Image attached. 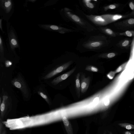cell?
Here are the masks:
<instances>
[{
	"instance_id": "obj_18",
	"label": "cell",
	"mask_w": 134,
	"mask_h": 134,
	"mask_svg": "<svg viewBox=\"0 0 134 134\" xmlns=\"http://www.w3.org/2000/svg\"><path fill=\"white\" fill-rule=\"evenodd\" d=\"M86 5L87 6L90 8H93L94 7V5L93 4L90 3L89 2H88V1H86Z\"/></svg>"
},
{
	"instance_id": "obj_24",
	"label": "cell",
	"mask_w": 134,
	"mask_h": 134,
	"mask_svg": "<svg viewBox=\"0 0 134 134\" xmlns=\"http://www.w3.org/2000/svg\"><path fill=\"white\" fill-rule=\"evenodd\" d=\"M5 64L6 66L7 67H9L12 64V63L10 61H6Z\"/></svg>"
},
{
	"instance_id": "obj_10",
	"label": "cell",
	"mask_w": 134,
	"mask_h": 134,
	"mask_svg": "<svg viewBox=\"0 0 134 134\" xmlns=\"http://www.w3.org/2000/svg\"><path fill=\"white\" fill-rule=\"evenodd\" d=\"M85 69L87 71L94 72H97L98 71V69L97 68L92 66H87L86 67Z\"/></svg>"
},
{
	"instance_id": "obj_28",
	"label": "cell",
	"mask_w": 134,
	"mask_h": 134,
	"mask_svg": "<svg viewBox=\"0 0 134 134\" xmlns=\"http://www.w3.org/2000/svg\"><path fill=\"white\" fill-rule=\"evenodd\" d=\"M106 31L107 33L110 35H111L113 34V31L110 29H107L106 30Z\"/></svg>"
},
{
	"instance_id": "obj_21",
	"label": "cell",
	"mask_w": 134,
	"mask_h": 134,
	"mask_svg": "<svg viewBox=\"0 0 134 134\" xmlns=\"http://www.w3.org/2000/svg\"><path fill=\"white\" fill-rule=\"evenodd\" d=\"M16 124L19 126H22L23 125V123L22 121L20 120H17L16 122Z\"/></svg>"
},
{
	"instance_id": "obj_4",
	"label": "cell",
	"mask_w": 134,
	"mask_h": 134,
	"mask_svg": "<svg viewBox=\"0 0 134 134\" xmlns=\"http://www.w3.org/2000/svg\"><path fill=\"white\" fill-rule=\"evenodd\" d=\"M71 64V62H68L58 67L57 68L45 76L43 78V79H49L60 73L64 71Z\"/></svg>"
},
{
	"instance_id": "obj_30",
	"label": "cell",
	"mask_w": 134,
	"mask_h": 134,
	"mask_svg": "<svg viewBox=\"0 0 134 134\" xmlns=\"http://www.w3.org/2000/svg\"><path fill=\"white\" fill-rule=\"evenodd\" d=\"M3 18H1L0 20V28L1 29V30L2 32L3 33H4L3 31V30L2 29V20L3 19Z\"/></svg>"
},
{
	"instance_id": "obj_8",
	"label": "cell",
	"mask_w": 134,
	"mask_h": 134,
	"mask_svg": "<svg viewBox=\"0 0 134 134\" xmlns=\"http://www.w3.org/2000/svg\"><path fill=\"white\" fill-rule=\"evenodd\" d=\"M80 74L78 73L77 75L76 79L75 80V86L79 96H80V90L81 85L80 81Z\"/></svg>"
},
{
	"instance_id": "obj_23",
	"label": "cell",
	"mask_w": 134,
	"mask_h": 134,
	"mask_svg": "<svg viewBox=\"0 0 134 134\" xmlns=\"http://www.w3.org/2000/svg\"><path fill=\"white\" fill-rule=\"evenodd\" d=\"M99 100V98L98 97H96L93 100V103L94 104H97Z\"/></svg>"
},
{
	"instance_id": "obj_12",
	"label": "cell",
	"mask_w": 134,
	"mask_h": 134,
	"mask_svg": "<svg viewBox=\"0 0 134 134\" xmlns=\"http://www.w3.org/2000/svg\"><path fill=\"white\" fill-rule=\"evenodd\" d=\"M116 73L115 71H112L110 72L107 75V77L109 79L111 80L113 79L115 76Z\"/></svg>"
},
{
	"instance_id": "obj_16",
	"label": "cell",
	"mask_w": 134,
	"mask_h": 134,
	"mask_svg": "<svg viewBox=\"0 0 134 134\" xmlns=\"http://www.w3.org/2000/svg\"><path fill=\"white\" fill-rule=\"evenodd\" d=\"M63 121L64 124L65 126H69V122L67 119L66 117H64L63 119Z\"/></svg>"
},
{
	"instance_id": "obj_5",
	"label": "cell",
	"mask_w": 134,
	"mask_h": 134,
	"mask_svg": "<svg viewBox=\"0 0 134 134\" xmlns=\"http://www.w3.org/2000/svg\"><path fill=\"white\" fill-rule=\"evenodd\" d=\"M76 67L71 70L68 72H67L60 76L55 78L52 80L51 82L52 84L54 85H56L61 82L67 79L75 71Z\"/></svg>"
},
{
	"instance_id": "obj_26",
	"label": "cell",
	"mask_w": 134,
	"mask_h": 134,
	"mask_svg": "<svg viewBox=\"0 0 134 134\" xmlns=\"http://www.w3.org/2000/svg\"><path fill=\"white\" fill-rule=\"evenodd\" d=\"M134 78V73H132L130 74L129 76V79L131 80L133 79Z\"/></svg>"
},
{
	"instance_id": "obj_20",
	"label": "cell",
	"mask_w": 134,
	"mask_h": 134,
	"mask_svg": "<svg viewBox=\"0 0 134 134\" xmlns=\"http://www.w3.org/2000/svg\"><path fill=\"white\" fill-rule=\"evenodd\" d=\"M116 56V54L115 53H110L107 55V57L109 58H112Z\"/></svg>"
},
{
	"instance_id": "obj_27",
	"label": "cell",
	"mask_w": 134,
	"mask_h": 134,
	"mask_svg": "<svg viewBox=\"0 0 134 134\" xmlns=\"http://www.w3.org/2000/svg\"><path fill=\"white\" fill-rule=\"evenodd\" d=\"M122 17L121 16L116 15L114 16L113 19L115 20H117L121 18Z\"/></svg>"
},
{
	"instance_id": "obj_6",
	"label": "cell",
	"mask_w": 134,
	"mask_h": 134,
	"mask_svg": "<svg viewBox=\"0 0 134 134\" xmlns=\"http://www.w3.org/2000/svg\"><path fill=\"white\" fill-rule=\"evenodd\" d=\"M90 79L89 77L86 78L82 76L81 77L80 90L81 93H84L88 90L89 86Z\"/></svg>"
},
{
	"instance_id": "obj_25",
	"label": "cell",
	"mask_w": 134,
	"mask_h": 134,
	"mask_svg": "<svg viewBox=\"0 0 134 134\" xmlns=\"http://www.w3.org/2000/svg\"><path fill=\"white\" fill-rule=\"evenodd\" d=\"M128 23L130 24H134V19H129L128 21Z\"/></svg>"
},
{
	"instance_id": "obj_29",
	"label": "cell",
	"mask_w": 134,
	"mask_h": 134,
	"mask_svg": "<svg viewBox=\"0 0 134 134\" xmlns=\"http://www.w3.org/2000/svg\"><path fill=\"white\" fill-rule=\"evenodd\" d=\"M129 7L131 9L134 10V5L132 2H131L129 4Z\"/></svg>"
},
{
	"instance_id": "obj_15",
	"label": "cell",
	"mask_w": 134,
	"mask_h": 134,
	"mask_svg": "<svg viewBox=\"0 0 134 134\" xmlns=\"http://www.w3.org/2000/svg\"><path fill=\"white\" fill-rule=\"evenodd\" d=\"M104 105L106 106H108L109 105L110 103V100L108 98H106L104 101Z\"/></svg>"
},
{
	"instance_id": "obj_14",
	"label": "cell",
	"mask_w": 134,
	"mask_h": 134,
	"mask_svg": "<svg viewBox=\"0 0 134 134\" xmlns=\"http://www.w3.org/2000/svg\"><path fill=\"white\" fill-rule=\"evenodd\" d=\"M72 18L74 21L77 22H79L80 21L79 17L75 15H73L72 17Z\"/></svg>"
},
{
	"instance_id": "obj_32",
	"label": "cell",
	"mask_w": 134,
	"mask_h": 134,
	"mask_svg": "<svg viewBox=\"0 0 134 134\" xmlns=\"http://www.w3.org/2000/svg\"><path fill=\"white\" fill-rule=\"evenodd\" d=\"M124 134H134L133 133L129 131L125 132Z\"/></svg>"
},
{
	"instance_id": "obj_11",
	"label": "cell",
	"mask_w": 134,
	"mask_h": 134,
	"mask_svg": "<svg viewBox=\"0 0 134 134\" xmlns=\"http://www.w3.org/2000/svg\"><path fill=\"white\" fill-rule=\"evenodd\" d=\"M38 94L43 98L48 104L50 103V101L48 96L44 94V93L42 92L38 91Z\"/></svg>"
},
{
	"instance_id": "obj_31",
	"label": "cell",
	"mask_w": 134,
	"mask_h": 134,
	"mask_svg": "<svg viewBox=\"0 0 134 134\" xmlns=\"http://www.w3.org/2000/svg\"><path fill=\"white\" fill-rule=\"evenodd\" d=\"M109 7L111 9H115L116 7V6L113 5H110L109 6Z\"/></svg>"
},
{
	"instance_id": "obj_7",
	"label": "cell",
	"mask_w": 134,
	"mask_h": 134,
	"mask_svg": "<svg viewBox=\"0 0 134 134\" xmlns=\"http://www.w3.org/2000/svg\"><path fill=\"white\" fill-rule=\"evenodd\" d=\"M6 48L4 43L3 41L2 37L0 35V54L1 59L4 57Z\"/></svg>"
},
{
	"instance_id": "obj_13",
	"label": "cell",
	"mask_w": 134,
	"mask_h": 134,
	"mask_svg": "<svg viewBox=\"0 0 134 134\" xmlns=\"http://www.w3.org/2000/svg\"><path fill=\"white\" fill-rule=\"evenodd\" d=\"M125 66V65H123L119 67L115 71L116 73H117L120 72L122 71V70L123 69Z\"/></svg>"
},
{
	"instance_id": "obj_1",
	"label": "cell",
	"mask_w": 134,
	"mask_h": 134,
	"mask_svg": "<svg viewBox=\"0 0 134 134\" xmlns=\"http://www.w3.org/2000/svg\"><path fill=\"white\" fill-rule=\"evenodd\" d=\"M7 28L8 36L7 44L8 49L10 52L15 53V49L20 48L17 34L13 28L8 23H7Z\"/></svg>"
},
{
	"instance_id": "obj_17",
	"label": "cell",
	"mask_w": 134,
	"mask_h": 134,
	"mask_svg": "<svg viewBox=\"0 0 134 134\" xmlns=\"http://www.w3.org/2000/svg\"><path fill=\"white\" fill-rule=\"evenodd\" d=\"M100 43L99 42H95L92 43L91 45L93 47H97L100 46Z\"/></svg>"
},
{
	"instance_id": "obj_9",
	"label": "cell",
	"mask_w": 134,
	"mask_h": 134,
	"mask_svg": "<svg viewBox=\"0 0 134 134\" xmlns=\"http://www.w3.org/2000/svg\"><path fill=\"white\" fill-rule=\"evenodd\" d=\"M119 126L128 130L134 129V125L128 123H119Z\"/></svg>"
},
{
	"instance_id": "obj_22",
	"label": "cell",
	"mask_w": 134,
	"mask_h": 134,
	"mask_svg": "<svg viewBox=\"0 0 134 134\" xmlns=\"http://www.w3.org/2000/svg\"><path fill=\"white\" fill-rule=\"evenodd\" d=\"M126 33L127 36L128 37H131L132 36V34L130 31H126Z\"/></svg>"
},
{
	"instance_id": "obj_19",
	"label": "cell",
	"mask_w": 134,
	"mask_h": 134,
	"mask_svg": "<svg viewBox=\"0 0 134 134\" xmlns=\"http://www.w3.org/2000/svg\"><path fill=\"white\" fill-rule=\"evenodd\" d=\"M129 43V42L128 40H126L122 43V45L123 47H126L128 45Z\"/></svg>"
},
{
	"instance_id": "obj_2",
	"label": "cell",
	"mask_w": 134,
	"mask_h": 134,
	"mask_svg": "<svg viewBox=\"0 0 134 134\" xmlns=\"http://www.w3.org/2000/svg\"><path fill=\"white\" fill-rule=\"evenodd\" d=\"M12 85L19 89L23 95L26 98H28L30 93L28 87L25 81L20 74H19L12 81Z\"/></svg>"
},
{
	"instance_id": "obj_3",
	"label": "cell",
	"mask_w": 134,
	"mask_h": 134,
	"mask_svg": "<svg viewBox=\"0 0 134 134\" xmlns=\"http://www.w3.org/2000/svg\"><path fill=\"white\" fill-rule=\"evenodd\" d=\"M0 1L1 15L3 16L2 18L4 19V17L6 18L7 16L10 17L14 9L13 1L11 0H1Z\"/></svg>"
}]
</instances>
